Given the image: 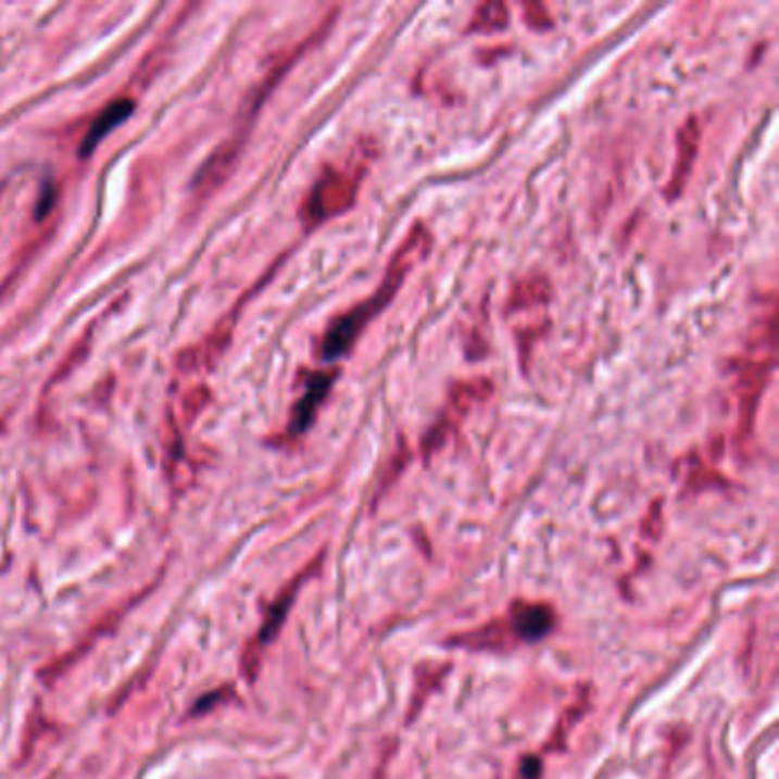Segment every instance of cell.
Instances as JSON below:
<instances>
[{"mask_svg": "<svg viewBox=\"0 0 779 779\" xmlns=\"http://www.w3.org/2000/svg\"><path fill=\"white\" fill-rule=\"evenodd\" d=\"M489 393H492V382L489 380H469L455 385L449 398V407L443 410L435 430L426 437V441H423L426 455L435 453L441 443L447 441L449 430H455L466 414H469L478 403H485Z\"/></svg>", "mask_w": 779, "mask_h": 779, "instance_id": "cell-3", "label": "cell"}, {"mask_svg": "<svg viewBox=\"0 0 779 779\" xmlns=\"http://www.w3.org/2000/svg\"><path fill=\"white\" fill-rule=\"evenodd\" d=\"M700 140H702L700 122L695 117H688L683 122V126L679 128V136H677V165L673 169L670 181H667V197H670V199H677L683 192V188H686V184L690 179V172H693V165L698 161Z\"/></svg>", "mask_w": 779, "mask_h": 779, "instance_id": "cell-4", "label": "cell"}, {"mask_svg": "<svg viewBox=\"0 0 779 779\" xmlns=\"http://www.w3.org/2000/svg\"><path fill=\"white\" fill-rule=\"evenodd\" d=\"M334 377H337V370H321V373L311 375V380H309V385H306V391H304V395L300 398V403H298L296 410H293L291 430H293L296 435L309 430L311 423H314L318 407L323 405L325 395H327L329 389H331Z\"/></svg>", "mask_w": 779, "mask_h": 779, "instance_id": "cell-8", "label": "cell"}, {"mask_svg": "<svg viewBox=\"0 0 779 779\" xmlns=\"http://www.w3.org/2000/svg\"><path fill=\"white\" fill-rule=\"evenodd\" d=\"M507 619L519 642H538L546 638L555 627V611L549 604L517 601V604L510 608Z\"/></svg>", "mask_w": 779, "mask_h": 779, "instance_id": "cell-6", "label": "cell"}, {"mask_svg": "<svg viewBox=\"0 0 779 779\" xmlns=\"http://www.w3.org/2000/svg\"><path fill=\"white\" fill-rule=\"evenodd\" d=\"M549 298H551V286H549L546 277H530L515 288V293H512V300H510V309L546 304Z\"/></svg>", "mask_w": 779, "mask_h": 779, "instance_id": "cell-12", "label": "cell"}, {"mask_svg": "<svg viewBox=\"0 0 779 779\" xmlns=\"http://www.w3.org/2000/svg\"><path fill=\"white\" fill-rule=\"evenodd\" d=\"M540 770H542L540 759H536V756H526L519 768V779H538Z\"/></svg>", "mask_w": 779, "mask_h": 779, "instance_id": "cell-14", "label": "cell"}, {"mask_svg": "<svg viewBox=\"0 0 779 779\" xmlns=\"http://www.w3.org/2000/svg\"><path fill=\"white\" fill-rule=\"evenodd\" d=\"M430 248H432L430 231L423 225H416L407 234L403 244H400L393 259L389 261V268L385 273L380 288H375L370 298H366L360 304H354L350 311H345V314L331 321V325L327 327L325 337L321 341V360L337 362V360L345 357V354L352 350V345L357 343V339L364 334V329L370 325V321L380 316L382 311L393 302L400 288H403L410 271L416 268V263H420L428 256Z\"/></svg>", "mask_w": 779, "mask_h": 779, "instance_id": "cell-1", "label": "cell"}, {"mask_svg": "<svg viewBox=\"0 0 779 779\" xmlns=\"http://www.w3.org/2000/svg\"><path fill=\"white\" fill-rule=\"evenodd\" d=\"M316 565H318V563H316ZM316 565H311V569H309V571H314V569H316ZM309 571L300 574V576L296 578V581H293L291 586H288V590H286V592H281V596L275 601V606L271 608L268 617H265L263 627H261V631H259L256 648H265V644H268V642L277 636V631H279V627H281V621L286 619L288 608H291V604H293L296 592H298V588L304 583V578L309 576Z\"/></svg>", "mask_w": 779, "mask_h": 779, "instance_id": "cell-10", "label": "cell"}, {"mask_svg": "<svg viewBox=\"0 0 779 779\" xmlns=\"http://www.w3.org/2000/svg\"><path fill=\"white\" fill-rule=\"evenodd\" d=\"M455 648H464L472 652H497V650H507L519 644L515 629H512L507 615L487 621V625L474 629V631H464L455 638L449 640Z\"/></svg>", "mask_w": 779, "mask_h": 779, "instance_id": "cell-5", "label": "cell"}, {"mask_svg": "<svg viewBox=\"0 0 779 779\" xmlns=\"http://www.w3.org/2000/svg\"><path fill=\"white\" fill-rule=\"evenodd\" d=\"M770 370H772V357H768L766 362H747L741 368L739 403H741V430H745V435H750L752 430L756 403H759V398L766 389Z\"/></svg>", "mask_w": 779, "mask_h": 779, "instance_id": "cell-7", "label": "cell"}, {"mask_svg": "<svg viewBox=\"0 0 779 779\" xmlns=\"http://www.w3.org/2000/svg\"><path fill=\"white\" fill-rule=\"evenodd\" d=\"M510 24V10L505 3H485L474 12L469 24L472 33H497Z\"/></svg>", "mask_w": 779, "mask_h": 779, "instance_id": "cell-11", "label": "cell"}, {"mask_svg": "<svg viewBox=\"0 0 779 779\" xmlns=\"http://www.w3.org/2000/svg\"><path fill=\"white\" fill-rule=\"evenodd\" d=\"M133 115V101L128 99H120L115 103H110L103 113L95 120V124L90 126V130H87V136L83 140V155L92 153L97 149V145L108 136L110 130H113L115 126H120L122 122H126L128 117Z\"/></svg>", "mask_w": 779, "mask_h": 779, "instance_id": "cell-9", "label": "cell"}, {"mask_svg": "<svg viewBox=\"0 0 779 779\" xmlns=\"http://www.w3.org/2000/svg\"><path fill=\"white\" fill-rule=\"evenodd\" d=\"M526 18H528V24H530L532 28H538V30H542V28H551V24H553L551 16H549V12H546V8L536 5V3L526 5Z\"/></svg>", "mask_w": 779, "mask_h": 779, "instance_id": "cell-13", "label": "cell"}, {"mask_svg": "<svg viewBox=\"0 0 779 779\" xmlns=\"http://www.w3.org/2000/svg\"><path fill=\"white\" fill-rule=\"evenodd\" d=\"M366 169L368 161H357L343 169L327 165L302 206V219L306 222V227L314 229L325 225L327 219L352 209L354 202H357V192Z\"/></svg>", "mask_w": 779, "mask_h": 779, "instance_id": "cell-2", "label": "cell"}]
</instances>
